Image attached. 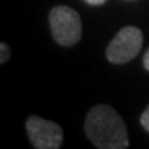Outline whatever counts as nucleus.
<instances>
[{
	"label": "nucleus",
	"mask_w": 149,
	"mask_h": 149,
	"mask_svg": "<svg viewBox=\"0 0 149 149\" xmlns=\"http://www.w3.org/2000/svg\"><path fill=\"white\" fill-rule=\"evenodd\" d=\"M28 137L36 149H58L64 142L61 126L40 116H29L25 122Z\"/></svg>",
	"instance_id": "obj_4"
},
{
	"label": "nucleus",
	"mask_w": 149,
	"mask_h": 149,
	"mask_svg": "<svg viewBox=\"0 0 149 149\" xmlns=\"http://www.w3.org/2000/svg\"><path fill=\"white\" fill-rule=\"evenodd\" d=\"M139 123H141V126L149 133V107L142 112V115L139 117Z\"/></svg>",
	"instance_id": "obj_6"
},
{
	"label": "nucleus",
	"mask_w": 149,
	"mask_h": 149,
	"mask_svg": "<svg viewBox=\"0 0 149 149\" xmlns=\"http://www.w3.org/2000/svg\"><path fill=\"white\" fill-rule=\"evenodd\" d=\"M84 133L98 149H126L130 145L122 116L109 105H95L88 111Z\"/></svg>",
	"instance_id": "obj_1"
},
{
	"label": "nucleus",
	"mask_w": 149,
	"mask_h": 149,
	"mask_svg": "<svg viewBox=\"0 0 149 149\" xmlns=\"http://www.w3.org/2000/svg\"><path fill=\"white\" fill-rule=\"evenodd\" d=\"M54 40L65 47H72L81 39V19L77 11L68 6H55L48 14Z\"/></svg>",
	"instance_id": "obj_2"
},
{
	"label": "nucleus",
	"mask_w": 149,
	"mask_h": 149,
	"mask_svg": "<svg viewBox=\"0 0 149 149\" xmlns=\"http://www.w3.org/2000/svg\"><path fill=\"white\" fill-rule=\"evenodd\" d=\"M144 68L149 72V48L146 50V53L144 55Z\"/></svg>",
	"instance_id": "obj_8"
},
{
	"label": "nucleus",
	"mask_w": 149,
	"mask_h": 149,
	"mask_svg": "<svg viewBox=\"0 0 149 149\" xmlns=\"http://www.w3.org/2000/svg\"><path fill=\"white\" fill-rule=\"evenodd\" d=\"M11 55V50L8 47V44L6 43H0V64H6Z\"/></svg>",
	"instance_id": "obj_5"
},
{
	"label": "nucleus",
	"mask_w": 149,
	"mask_h": 149,
	"mask_svg": "<svg viewBox=\"0 0 149 149\" xmlns=\"http://www.w3.org/2000/svg\"><path fill=\"white\" fill-rule=\"evenodd\" d=\"M83 1L88 3V4H91V6H101V4H104V3H107V0H83Z\"/></svg>",
	"instance_id": "obj_7"
},
{
	"label": "nucleus",
	"mask_w": 149,
	"mask_h": 149,
	"mask_svg": "<svg viewBox=\"0 0 149 149\" xmlns=\"http://www.w3.org/2000/svg\"><path fill=\"white\" fill-rule=\"evenodd\" d=\"M144 42L142 31L137 26H124L116 33L107 47V58L116 65L127 64L141 51Z\"/></svg>",
	"instance_id": "obj_3"
}]
</instances>
